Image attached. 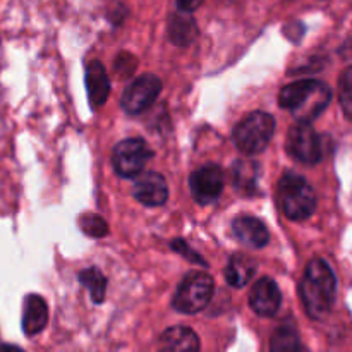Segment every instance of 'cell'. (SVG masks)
<instances>
[{
  "label": "cell",
  "instance_id": "cell-1",
  "mask_svg": "<svg viewBox=\"0 0 352 352\" xmlns=\"http://www.w3.org/2000/svg\"><path fill=\"white\" fill-rule=\"evenodd\" d=\"M336 294L337 280L330 265L322 258L309 261L299 284V296L306 313L313 320L325 318L336 302Z\"/></svg>",
  "mask_w": 352,
  "mask_h": 352
},
{
  "label": "cell",
  "instance_id": "cell-2",
  "mask_svg": "<svg viewBox=\"0 0 352 352\" xmlns=\"http://www.w3.org/2000/svg\"><path fill=\"white\" fill-rule=\"evenodd\" d=\"M332 100V91L329 86L316 79H301L284 86L278 95V103L282 109L291 110L298 122L311 124Z\"/></svg>",
  "mask_w": 352,
  "mask_h": 352
},
{
  "label": "cell",
  "instance_id": "cell-3",
  "mask_svg": "<svg viewBox=\"0 0 352 352\" xmlns=\"http://www.w3.org/2000/svg\"><path fill=\"white\" fill-rule=\"evenodd\" d=\"M280 210L289 220H306L316 208V195L302 175L287 172L280 177L277 188Z\"/></svg>",
  "mask_w": 352,
  "mask_h": 352
},
{
  "label": "cell",
  "instance_id": "cell-4",
  "mask_svg": "<svg viewBox=\"0 0 352 352\" xmlns=\"http://www.w3.org/2000/svg\"><path fill=\"white\" fill-rule=\"evenodd\" d=\"M275 133V119L267 112H253L234 129V143L244 155L261 153Z\"/></svg>",
  "mask_w": 352,
  "mask_h": 352
},
{
  "label": "cell",
  "instance_id": "cell-5",
  "mask_svg": "<svg viewBox=\"0 0 352 352\" xmlns=\"http://www.w3.org/2000/svg\"><path fill=\"white\" fill-rule=\"evenodd\" d=\"M213 291H215L213 278L205 272H195L179 284L172 299V306L182 315H196L210 305Z\"/></svg>",
  "mask_w": 352,
  "mask_h": 352
},
{
  "label": "cell",
  "instance_id": "cell-6",
  "mask_svg": "<svg viewBox=\"0 0 352 352\" xmlns=\"http://www.w3.org/2000/svg\"><path fill=\"white\" fill-rule=\"evenodd\" d=\"M153 157L148 143L140 138H129L116 144L112 153V165L120 177L134 179L144 170Z\"/></svg>",
  "mask_w": 352,
  "mask_h": 352
},
{
  "label": "cell",
  "instance_id": "cell-7",
  "mask_svg": "<svg viewBox=\"0 0 352 352\" xmlns=\"http://www.w3.org/2000/svg\"><path fill=\"white\" fill-rule=\"evenodd\" d=\"M289 155L302 164H318L322 160V143L311 124L298 122L289 129L285 141Z\"/></svg>",
  "mask_w": 352,
  "mask_h": 352
},
{
  "label": "cell",
  "instance_id": "cell-8",
  "mask_svg": "<svg viewBox=\"0 0 352 352\" xmlns=\"http://www.w3.org/2000/svg\"><path fill=\"white\" fill-rule=\"evenodd\" d=\"M162 91V81L155 74H144L134 79L120 98V107L127 113H141L150 109Z\"/></svg>",
  "mask_w": 352,
  "mask_h": 352
},
{
  "label": "cell",
  "instance_id": "cell-9",
  "mask_svg": "<svg viewBox=\"0 0 352 352\" xmlns=\"http://www.w3.org/2000/svg\"><path fill=\"white\" fill-rule=\"evenodd\" d=\"M189 189L199 205H212L220 198L223 189V172L219 165H205L189 177Z\"/></svg>",
  "mask_w": 352,
  "mask_h": 352
},
{
  "label": "cell",
  "instance_id": "cell-10",
  "mask_svg": "<svg viewBox=\"0 0 352 352\" xmlns=\"http://www.w3.org/2000/svg\"><path fill=\"white\" fill-rule=\"evenodd\" d=\"M134 198L146 206H162L168 198L167 181L158 172H146L136 177L133 189Z\"/></svg>",
  "mask_w": 352,
  "mask_h": 352
},
{
  "label": "cell",
  "instance_id": "cell-11",
  "mask_svg": "<svg viewBox=\"0 0 352 352\" xmlns=\"http://www.w3.org/2000/svg\"><path fill=\"white\" fill-rule=\"evenodd\" d=\"M280 289L268 277L260 278L250 292L251 309L260 316H274L280 308Z\"/></svg>",
  "mask_w": 352,
  "mask_h": 352
},
{
  "label": "cell",
  "instance_id": "cell-12",
  "mask_svg": "<svg viewBox=\"0 0 352 352\" xmlns=\"http://www.w3.org/2000/svg\"><path fill=\"white\" fill-rule=\"evenodd\" d=\"M232 234L241 244L248 248H265L270 241L267 226L260 219L251 215H241L232 220Z\"/></svg>",
  "mask_w": 352,
  "mask_h": 352
},
{
  "label": "cell",
  "instance_id": "cell-13",
  "mask_svg": "<svg viewBox=\"0 0 352 352\" xmlns=\"http://www.w3.org/2000/svg\"><path fill=\"white\" fill-rule=\"evenodd\" d=\"M85 82L89 103H91L93 109L102 107L110 95V79L107 76V71L102 65V62L91 60L86 65Z\"/></svg>",
  "mask_w": 352,
  "mask_h": 352
},
{
  "label": "cell",
  "instance_id": "cell-14",
  "mask_svg": "<svg viewBox=\"0 0 352 352\" xmlns=\"http://www.w3.org/2000/svg\"><path fill=\"white\" fill-rule=\"evenodd\" d=\"M158 352H199V339L188 327H170L162 333Z\"/></svg>",
  "mask_w": 352,
  "mask_h": 352
},
{
  "label": "cell",
  "instance_id": "cell-15",
  "mask_svg": "<svg viewBox=\"0 0 352 352\" xmlns=\"http://www.w3.org/2000/svg\"><path fill=\"white\" fill-rule=\"evenodd\" d=\"M48 322V306L41 296L31 294L24 301L23 315V330L28 337L40 333L47 327Z\"/></svg>",
  "mask_w": 352,
  "mask_h": 352
},
{
  "label": "cell",
  "instance_id": "cell-16",
  "mask_svg": "<svg viewBox=\"0 0 352 352\" xmlns=\"http://www.w3.org/2000/svg\"><path fill=\"white\" fill-rule=\"evenodd\" d=\"M256 261L253 258L246 256V254L236 253L230 256L229 263L226 268V280L227 284L232 285V287L241 289L254 277L256 274Z\"/></svg>",
  "mask_w": 352,
  "mask_h": 352
},
{
  "label": "cell",
  "instance_id": "cell-17",
  "mask_svg": "<svg viewBox=\"0 0 352 352\" xmlns=\"http://www.w3.org/2000/svg\"><path fill=\"white\" fill-rule=\"evenodd\" d=\"M196 33H198V28H196V21L192 19L191 12L179 9L177 12L172 14L168 19V36H170L172 43L186 47L195 40Z\"/></svg>",
  "mask_w": 352,
  "mask_h": 352
},
{
  "label": "cell",
  "instance_id": "cell-18",
  "mask_svg": "<svg viewBox=\"0 0 352 352\" xmlns=\"http://www.w3.org/2000/svg\"><path fill=\"white\" fill-rule=\"evenodd\" d=\"M258 170H260L258 164H254V162L251 160H237L236 164H234V186H236V189L241 195L250 196L256 192Z\"/></svg>",
  "mask_w": 352,
  "mask_h": 352
},
{
  "label": "cell",
  "instance_id": "cell-19",
  "mask_svg": "<svg viewBox=\"0 0 352 352\" xmlns=\"http://www.w3.org/2000/svg\"><path fill=\"white\" fill-rule=\"evenodd\" d=\"M270 352H302L298 330L287 323L278 327L272 336Z\"/></svg>",
  "mask_w": 352,
  "mask_h": 352
},
{
  "label": "cell",
  "instance_id": "cell-20",
  "mask_svg": "<svg viewBox=\"0 0 352 352\" xmlns=\"http://www.w3.org/2000/svg\"><path fill=\"white\" fill-rule=\"evenodd\" d=\"M78 280L88 289L89 296H91V299L96 305L103 302L107 291V278L98 268H86V270H82L78 275Z\"/></svg>",
  "mask_w": 352,
  "mask_h": 352
},
{
  "label": "cell",
  "instance_id": "cell-21",
  "mask_svg": "<svg viewBox=\"0 0 352 352\" xmlns=\"http://www.w3.org/2000/svg\"><path fill=\"white\" fill-rule=\"evenodd\" d=\"M78 223L86 236L95 237V239L105 237L109 234V223L100 215H95V213H86L78 220Z\"/></svg>",
  "mask_w": 352,
  "mask_h": 352
},
{
  "label": "cell",
  "instance_id": "cell-22",
  "mask_svg": "<svg viewBox=\"0 0 352 352\" xmlns=\"http://www.w3.org/2000/svg\"><path fill=\"white\" fill-rule=\"evenodd\" d=\"M339 102L344 116L352 120V65L340 74L339 79Z\"/></svg>",
  "mask_w": 352,
  "mask_h": 352
},
{
  "label": "cell",
  "instance_id": "cell-23",
  "mask_svg": "<svg viewBox=\"0 0 352 352\" xmlns=\"http://www.w3.org/2000/svg\"><path fill=\"white\" fill-rule=\"evenodd\" d=\"M172 250L177 251L179 254H182V256L186 258V260L192 261V263H198V265H203V267H206V261L203 260L201 256H199L198 253H195V251L189 248V244H186L182 239H175L172 241Z\"/></svg>",
  "mask_w": 352,
  "mask_h": 352
},
{
  "label": "cell",
  "instance_id": "cell-24",
  "mask_svg": "<svg viewBox=\"0 0 352 352\" xmlns=\"http://www.w3.org/2000/svg\"><path fill=\"white\" fill-rule=\"evenodd\" d=\"M138 60L129 54H120L116 60V72L122 76L133 74V71L136 69Z\"/></svg>",
  "mask_w": 352,
  "mask_h": 352
},
{
  "label": "cell",
  "instance_id": "cell-25",
  "mask_svg": "<svg viewBox=\"0 0 352 352\" xmlns=\"http://www.w3.org/2000/svg\"><path fill=\"white\" fill-rule=\"evenodd\" d=\"M177 2V7L181 10H186V12H192V10L198 9L203 3V0H175Z\"/></svg>",
  "mask_w": 352,
  "mask_h": 352
},
{
  "label": "cell",
  "instance_id": "cell-26",
  "mask_svg": "<svg viewBox=\"0 0 352 352\" xmlns=\"http://www.w3.org/2000/svg\"><path fill=\"white\" fill-rule=\"evenodd\" d=\"M0 352H23L16 346H0Z\"/></svg>",
  "mask_w": 352,
  "mask_h": 352
}]
</instances>
